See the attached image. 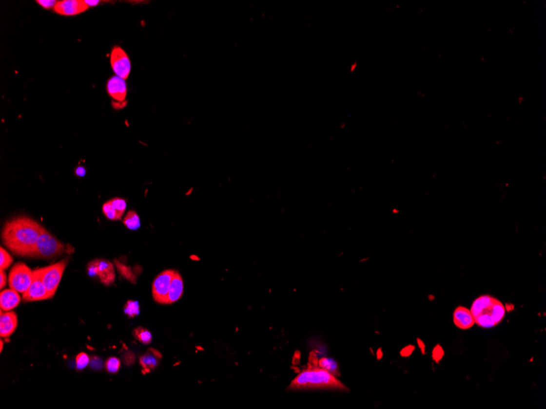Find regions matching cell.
I'll use <instances>...</instances> for the list:
<instances>
[{
	"label": "cell",
	"mask_w": 546,
	"mask_h": 409,
	"mask_svg": "<svg viewBox=\"0 0 546 409\" xmlns=\"http://www.w3.org/2000/svg\"><path fill=\"white\" fill-rule=\"evenodd\" d=\"M453 321L458 329L462 330H468L473 328L475 324V321L470 310L464 306H459L455 309L453 313Z\"/></svg>",
	"instance_id": "cell-12"
},
{
	"label": "cell",
	"mask_w": 546,
	"mask_h": 409,
	"mask_svg": "<svg viewBox=\"0 0 546 409\" xmlns=\"http://www.w3.org/2000/svg\"><path fill=\"white\" fill-rule=\"evenodd\" d=\"M102 212L109 220L117 221L121 219L110 201L104 204L102 206Z\"/></svg>",
	"instance_id": "cell-21"
},
{
	"label": "cell",
	"mask_w": 546,
	"mask_h": 409,
	"mask_svg": "<svg viewBox=\"0 0 546 409\" xmlns=\"http://www.w3.org/2000/svg\"><path fill=\"white\" fill-rule=\"evenodd\" d=\"M111 66L116 75L127 79L131 72V61L126 52L120 47H115L111 53Z\"/></svg>",
	"instance_id": "cell-8"
},
{
	"label": "cell",
	"mask_w": 546,
	"mask_h": 409,
	"mask_svg": "<svg viewBox=\"0 0 546 409\" xmlns=\"http://www.w3.org/2000/svg\"><path fill=\"white\" fill-rule=\"evenodd\" d=\"M13 258L10 254L4 250L3 248H0V269L5 270L10 266L13 263Z\"/></svg>",
	"instance_id": "cell-23"
},
{
	"label": "cell",
	"mask_w": 546,
	"mask_h": 409,
	"mask_svg": "<svg viewBox=\"0 0 546 409\" xmlns=\"http://www.w3.org/2000/svg\"><path fill=\"white\" fill-rule=\"evenodd\" d=\"M20 297L19 293L14 289H5L0 294V308L1 311H10L19 306Z\"/></svg>",
	"instance_id": "cell-14"
},
{
	"label": "cell",
	"mask_w": 546,
	"mask_h": 409,
	"mask_svg": "<svg viewBox=\"0 0 546 409\" xmlns=\"http://www.w3.org/2000/svg\"><path fill=\"white\" fill-rule=\"evenodd\" d=\"M3 341H1V351H3Z\"/></svg>",
	"instance_id": "cell-33"
},
{
	"label": "cell",
	"mask_w": 546,
	"mask_h": 409,
	"mask_svg": "<svg viewBox=\"0 0 546 409\" xmlns=\"http://www.w3.org/2000/svg\"><path fill=\"white\" fill-rule=\"evenodd\" d=\"M65 248L62 242L57 240L48 230L42 226L40 234L36 242L32 258H54L61 255Z\"/></svg>",
	"instance_id": "cell-4"
},
{
	"label": "cell",
	"mask_w": 546,
	"mask_h": 409,
	"mask_svg": "<svg viewBox=\"0 0 546 409\" xmlns=\"http://www.w3.org/2000/svg\"><path fill=\"white\" fill-rule=\"evenodd\" d=\"M134 336L137 341H139L141 343L145 344V345L151 343L152 341L151 332L147 330V329H145V328H142V327H138V328L134 329Z\"/></svg>",
	"instance_id": "cell-19"
},
{
	"label": "cell",
	"mask_w": 546,
	"mask_h": 409,
	"mask_svg": "<svg viewBox=\"0 0 546 409\" xmlns=\"http://www.w3.org/2000/svg\"><path fill=\"white\" fill-rule=\"evenodd\" d=\"M291 390H339L345 391L344 386L334 374L318 366L316 363L309 364L291 381Z\"/></svg>",
	"instance_id": "cell-2"
},
{
	"label": "cell",
	"mask_w": 546,
	"mask_h": 409,
	"mask_svg": "<svg viewBox=\"0 0 546 409\" xmlns=\"http://www.w3.org/2000/svg\"><path fill=\"white\" fill-rule=\"evenodd\" d=\"M88 273H89V276H91V277L98 276L97 260H93L91 262L89 263V265H88Z\"/></svg>",
	"instance_id": "cell-28"
},
{
	"label": "cell",
	"mask_w": 546,
	"mask_h": 409,
	"mask_svg": "<svg viewBox=\"0 0 546 409\" xmlns=\"http://www.w3.org/2000/svg\"><path fill=\"white\" fill-rule=\"evenodd\" d=\"M18 327V316L15 312H5L1 311L0 316V336L8 337L15 332Z\"/></svg>",
	"instance_id": "cell-13"
},
{
	"label": "cell",
	"mask_w": 546,
	"mask_h": 409,
	"mask_svg": "<svg viewBox=\"0 0 546 409\" xmlns=\"http://www.w3.org/2000/svg\"><path fill=\"white\" fill-rule=\"evenodd\" d=\"M7 284V276L4 270H1L0 271V288L1 289H3Z\"/></svg>",
	"instance_id": "cell-30"
},
{
	"label": "cell",
	"mask_w": 546,
	"mask_h": 409,
	"mask_svg": "<svg viewBox=\"0 0 546 409\" xmlns=\"http://www.w3.org/2000/svg\"><path fill=\"white\" fill-rule=\"evenodd\" d=\"M120 360L117 359L116 357H111L106 360V371L111 373H117L120 369Z\"/></svg>",
	"instance_id": "cell-24"
},
{
	"label": "cell",
	"mask_w": 546,
	"mask_h": 409,
	"mask_svg": "<svg viewBox=\"0 0 546 409\" xmlns=\"http://www.w3.org/2000/svg\"><path fill=\"white\" fill-rule=\"evenodd\" d=\"M34 271L24 263H17L9 274V286L18 293H24L28 290L32 283Z\"/></svg>",
	"instance_id": "cell-6"
},
{
	"label": "cell",
	"mask_w": 546,
	"mask_h": 409,
	"mask_svg": "<svg viewBox=\"0 0 546 409\" xmlns=\"http://www.w3.org/2000/svg\"><path fill=\"white\" fill-rule=\"evenodd\" d=\"M124 225L131 230H138L141 227L139 216L134 211H129L123 220Z\"/></svg>",
	"instance_id": "cell-18"
},
{
	"label": "cell",
	"mask_w": 546,
	"mask_h": 409,
	"mask_svg": "<svg viewBox=\"0 0 546 409\" xmlns=\"http://www.w3.org/2000/svg\"><path fill=\"white\" fill-rule=\"evenodd\" d=\"M37 3H38L41 6V7H43V8H45V9H50V8H54V7H55V5H56L57 3H58V1H47V0H39V1H37Z\"/></svg>",
	"instance_id": "cell-29"
},
{
	"label": "cell",
	"mask_w": 546,
	"mask_h": 409,
	"mask_svg": "<svg viewBox=\"0 0 546 409\" xmlns=\"http://www.w3.org/2000/svg\"><path fill=\"white\" fill-rule=\"evenodd\" d=\"M24 301H43L50 299L48 291L43 284L41 276L40 269L34 270L33 281L28 290L23 293Z\"/></svg>",
	"instance_id": "cell-9"
},
{
	"label": "cell",
	"mask_w": 546,
	"mask_h": 409,
	"mask_svg": "<svg viewBox=\"0 0 546 409\" xmlns=\"http://www.w3.org/2000/svg\"><path fill=\"white\" fill-rule=\"evenodd\" d=\"M67 262L68 260L65 259L56 264L40 269L42 280L50 298L54 297L58 288L59 283L61 282Z\"/></svg>",
	"instance_id": "cell-5"
},
{
	"label": "cell",
	"mask_w": 546,
	"mask_h": 409,
	"mask_svg": "<svg viewBox=\"0 0 546 409\" xmlns=\"http://www.w3.org/2000/svg\"><path fill=\"white\" fill-rule=\"evenodd\" d=\"M98 265V276L101 283L105 285H112L116 279L113 264L105 260H97Z\"/></svg>",
	"instance_id": "cell-15"
},
{
	"label": "cell",
	"mask_w": 546,
	"mask_h": 409,
	"mask_svg": "<svg viewBox=\"0 0 546 409\" xmlns=\"http://www.w3.org/2000/svg\"><path fill=\"white\" fill-rule=\"evenodd\" d=\"M109 201L111 202L115 210L117 211V213L119 215V217L122 218L124 212H125V210H126V201H125L124 199H121V198H114V199L109 200Z\"/></svg>",
	"instance_id": "cell-22"
},
{
	"label": "cell",
	"mask_w": 546,
	"mask_h": 409,
	"mask_svg": "<svg viewBox=\"0 0 546 409\" xmlns=\"http://www.w3.org/2000/svg\"><path fill=\"white\" fill-rule=\"evenodd\" d=\"M316 364H317V363H316ZM317 365L321 367V368H323L324 369H326L327 371L331 372H332L333 374H334V372H335L337 370V364H335L334 362H332V359H326V358L321 359V360L319 361ZM334 375H335V374H334Z\"/></svg>",
	"instance_id": "cell-26"
},
{
	"label": "cell",
	"mask_w": 546,
	"mask_h": 409,
	"mask_svg": "<svg viewBox=\"0 0 546 409\" xmlns=\"http://www.w3.org/2000/svg\"><path fill=\"white\" fill-rule=\"evenodd\" d=\"M76 175H78L79 177H84L85 175V169L84 167H78L76 170Z\"/></svg>",
	"instance_id": "cell-31"
},
{
	"label": "cell",
	"mask_w": 546,
	"mask_h": 409,
	"mask_svg": "<svg viewBox=\"0 0 546 409\" xmlns=\"http://www.w3.org/2000/svg\"><path fill=\"white\" fill-rule=\"evenodd\" d=\"M89 363V358L85 353H78L76 356V367L78 370L85 369Z\"/></svg>",
	"instance_id": "cell-27"
},
{
	"label": "cell",
	"mask_w": 546,
	"mask_h": 409,
	"mask_svg": "<svg viewBox=\"0 0 546 409\" xmlns=\"http://www.w3.org/2000/svg\"><path fill=\"white\" fill-rule=\"evenodd\" d=\"M183 293V280L179 273L175 270L170 283V291L168 295L167 304L175 303L182 297Z\"/></svg>",
	"instance_id": "cell-16"
},
{
	"label": "cell",
	"mask_w": 546,
	"mask_h": 409,
	"mask_svg": "<svg viewBox=\"0 0 546 409\" xmlns=\"http://www.w3.org/2000/svg\"><path fill=\"white\" fill-rule=\"evenodd\" d=\"M470 311L477 325L483 329H491L503 321L506 309L498 299L483 295L473 301Z\"/></svg>",
	"instance_id": "cell-3"
},
{
	"label": "cell",
	"mask_w": 546,
	"mask_h": 409,
	"mask_svg": "<svg viewBox=\"0 0 546 409\" xmlns=\"http://www.w3.org/2000/svg\"><path fill=\"white\" fill-rule=\"evenodd\" d=\"M124 313L126 314L129 318H133L139 315V304L137 301H129L124 306Z\"/></svg>",
	"instance_id": "cell-20"
},
{
	"label": "cell",
	"mask_w": 546,
	"mask_h": 409,
	"mask_svg": "<svg viewBox=\"0 0 546 409\" xmlns=\"http://www.w3.org/2000/svg\"><path fill=\"white\" fill-rule=\"evenodd\" d=\"M85 3H86L87 5L89 6V7H94V6H97L98 4L99 1H87L86 0Z\"/></svg>",
	"instance_id": "cell-32"
},
{
	"label": "cell",
	"mask_w": 546,
	"mask_h": 409,
	"mask_svg": "<svg viewBox=\"0 0 546 409\" xmlns=\"http://www.w3.org/2000/svg\"><path fill=\"white\" fill-rule=\"evenodd\" d=\"M41 226L27 217H18L7 221L1 234L6 247L16 255L32 258Z\"/></svg>",
	"instance_id": "cell-1"
},
{
	"label": "cell",
	"mask_w": 546,
	"mask_h": 409,
	"mask_svg": "<svg viewBox=\"0 0 546 409\" xmlns=\"http://www.w3.org/2000/svg\"><path fill=\"white\" fill-rule=\"evenodd\" d=\"M85 1L80 0H63L58 1L54 11L62 16H76L89 9Z\"/></svg>",
	"instance_id": "cell-10"
},
{
	"label": "cell",
	"mask_w": 546,
	"mask_h": 409,
	"mask_svg": "<svg viewBox=\"0 0 546 409\" xmlns=\"http://www.w3.org/2000/svg\"><path fill=\"white\" fill-rule=\"evenodd\" d=\"M175 270H167L160 273L152 284V295L157 303L167 304L170 283Z\"/></svg>",
	"instance_id": "cell-7"
},
{
	"label": "cell",
	"mask_w": 546,
	"mask_h": 409,
	"mask_svg": "<svg viewBox=\"0 0 546 409\" xmlns=\"http://www.w3.org/2000/svg\"><path fill=\"white\" fill-rule=\"evenodd\" d=\"M116 262L117 263V268H118V270H119V272L121 274V276H124V278L127 279L128 280L131 281V282L134 283L136 277H135V276H134L133 272H132L131 269H130L129 266H127V265H124L121 264V263L118 262L117 260H116Z\"/></svg>",
	"instance_id": "cell-25"
},
{
	"label": "cell",
	"mask_w": 546,
	"mask_h": 409,
	"mask_svg": "<svg viewBox=\"0 0 546 409\" xmlns=\"http://www.w3.org/2000/svg\"><path fill=\"white\" fill-rule=\"evenodd\" d=\"M106 89L110 96L117 102H124L126 98L127 85L125 79L113 76L109 79Z\"/></svg>",
	"instance_id": "cell-11"
},
{
	"label": "cell",
	"mask_w": 546,
	"mask_h": 409,
	"mask_svg": "<svg viewBox=\"0 0 546 409\" xmlns=\"http://www.w3.org/2000/svg\"><path fill=\"white\" fill-rule=\"evenodd\" d=\"M156 351H151L148 353H146L144 355H142L140 358V364L142 365V369H144V371L149 372L152 371V369H156L158 363H159V359L160 358V354L156 355Z\"/></svg>",
	"instance_id": "cell-17"
}]
</instances>
